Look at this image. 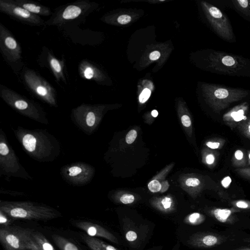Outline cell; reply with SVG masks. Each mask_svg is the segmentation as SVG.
<instances>
[{
    "label": "cell",
    "instance_id": "cell-14",
    "mask_svg": "<svg viewBox=\"0 0 250 250\" xmlns=\"http://www.w3.org/2000/svg\"><path fill=\"white\" fill-rule=\"evenodd\" d=\"M232 167L244 168L248 166L247 153L242 149H237L233 153L231 160Z\"/></svg>",
    "mask_w": 250,
    "mask_h": 250
},
{
    "label": "cell",
    "instance_id": "cell-25",
    "mask_svg": "<svg viewBox=\"0 0 250 250\" xmlns=\"http://www.w3.org/2000/svg\"><path fill=\"white\" fill-rule=\"evenodd\" d=\"M125 239L128 242L134 243L138 240V234L135 230L127 229H125Z\"/></svg>",
    "mask_w": 250,
    "mask_h": 250
},
{
    "label": "cell",
    "instance_id": "cell-37",
    "mask_svg": "<svg viewBox=\"0 0 250 250\" xmlns=\"http://www.w3.org/2000/svg\"><path fill=\"white\" fill-rule=\"evenodd\" d=\"M97 230V229L95 227H91L87 229V231L88 235L93 236L96 235L98 233V231Z\"/></svg>",
    "mask_w": 250,
    "mask_h": 250
},
{
    "label": "cell",
    "instance_id": "cell-40",
    "mask_svg": "<svg viewBox=\"0 0 250 250\" xmlns=\"http://www.w3.org/2000/svg\"><path fill=\"white\" fill-rule=\"evenodd\" d=\"M151 115L154 117H156L158 115V112L156 110H153L151 112Z\"/></svg>",
    "mask_w": 250,
    "mask_h": 250
},
{
    "label": "cell",
    "instance_id": "cell-9",
    "mask_svg": "<svg viewBox=\"0 0 250 250\" xmlns=\"http://www.w3.org/2000/svg\"><path fill=\"white\" fill-rule=\"evenodd\" d=\"M0 10L20 21L40 25L44 24L43 21L38 15L33 14L18 5L13 0H0Z\"/></svg>",
    "mask_w": 250,
    "mask_h": 250
},
{
    "label": "cell",
    "instance_id": "cell-17",
    "mask_svg": "<svg viewBox=\"0 0 250 250\" xmlns=\"http://www.w3.org/2000/svg\"><path fill=\"white\" fill-rule=\"evenodd\" d=\"M80 72L82 76L86 79L91 80L95 78V69L92 64L83 62L80 66Z\"/></svg>",
    "mask_w": 250,
    "mask_h": 250
},
{
    "label": "cell",
    "instance_id": "cell-13",
    "mask_svg": "<svg viewBox=\"0 0 250 250\" xmlns=\"http://www.w3.org/2000/svg\"><path fill=\"white\" fill-rule=\"evenodd\" d=\"M15 1L18 5L33 14L42 16H49L51 14V12L46 7L26 0H17Z\"/></svg>",
    "mask_w": 250,
    "mask_h": 250
},
{
    "label": "cell",
    "instance_id": "cell-31",
    "mask_svg": "<svg viewBox=\"0 0 250 250\" xmlns=\"http://www.w3.org/2000/svg\"><path fill=\"white\" fill-rule=\"evenodd\" d=\"M137 132L135 130H131L126 135L125 138L126 142L128 144H132L137 137Z\"/></svg>",
    "mask_w": 250,
    "mask_h": 250
},
{
    "label": "cell",
    "instance_id": "cell-28",
    "mask_svg": "<svg viewBox=\"0 0 250 250\" xmlns=\"http://www.w3.org/2000/svg\"><path fill=\"white\" fill-rule=\"evenodd\" d=\"M235 171L241 177L250 179V167L236 168Z\"/></svg>",
    "mask_w": 250,
    "mask_h": 250
},
{
    "label": "cell",
    "instance_id": "cell-12",
    "mask_svg": "<svg viewBox=\"0 0 250 250\" xmlns=\"http://www.w3.org/2000/svg\"><path fill=\"white\" fill-rule=\"evenodd\" d=\"M227 7L232 9L245 20L250 22V0L225 1Z\"/></svg>",
    "mask_w": 250,
    "mask_h": 250
},
{
    "label": "cell",
    "instance_id": "cell-36",
    "mask_svg": "<svg viewBox=\"0 0 250 250\" xmlns=\"http://www.w3.org/2000/svg\"><path fill=\"white\" fill-rule=\"evenodd\" d=\"M160 57V53L158 51H154L149 55V58L151 60H156Z\"/></svg>",
    "mask_w": 250,
    "mask_h": 250
},
{
    "label": "cell",
    "instance_id": "cell-27",
    "mask_svg": "<svg viewBox=\"0 0 250 250\" xmlns=\"http://www.w3.org/2000/svg\"><path fill=\"white\" fill-rule=\"evenodd\" d=\"M148 188L150 191L157 192L161 190V185L158 181L154 180L149 182Z\"/></svg>",
    "mask_w": 250,
    "mask_h": 250
},
{
    "label": "cell",
    "instance_id": "cell-2",
    "mask_svg": "<svg viewBox=\"0 0 250 250\" xmlns=\"http://www.w3.org/2000/svg\"><path fill=\"white\" fill-rule=\"evenodd\" d=\"M205 67L218 75L250 78V59L223 51L210 50L206 54Z\"/></svg>",
    "mask_w": 250,
    "mask_h": 250
},
{
    "label": "cell",
    "instance_id": "cell-22",
    "mask_svg": "<svg viewBox=\"0 0 250 250\" xmlns=\"http://www.w3.org/2000/svg\"><path fill=\"white\" fill-rule=\"evenodd\" d=\"M219 157V153L212 151L208 152L205 156V163L209 166L214 167L217 163Z\"/></svg>",
    "mask_w": 250,
    "mask_h": 250
},
{
    "label": "cell",
    "instance_id": "cell-6",
    "mask_svg": "<svg viewBox=\"0 0 250 250\" xmlns=\"http://www.w3.org/2000/svg\"><path fill=\"white\" fill-rule=\"evenodd\" d=\"M208 21L214 33L221 40L235 43L236 37L228 16L217 7L203 2Z\"/></svg>",
    "mask_w": 250,
    "mask_h": 250
},
{
    "label": "cell",
    "instance_id": "cell-7",
    "mask_svg": "<svg viewBox=\"0 0 250 250\" xmlns=\"http://www.w3.org/2000/svg\"><path fill=\"white\" fill-rule=\"evenodd\" d=\"M24 79L29 88L47 104L56 106L55 91L52 86L33 70H26Z\"/></svg>",
    "mask_w": 250,
    "mask_h": 250
},
{
    "label": "cell",
    "instance_id": "cell-29",
    "mask_svg": "<svg viewBox=\"0 0 250 250\" xmlns=\"http://www.w3.org/2000/svg\"><path fill=\"white\" fill-rule=\"evenodd\" d=\"M134 201V196L130 194H124L120 198V201L124 204H131Z\"/></svg>",
    "mask_w": 250,
    "mask_h": 250
},
{
    "label": "cell",
    "instance_id": "cell-20",
    "mask_svg": "<svg viewBox=\"0 0 250 250\" xmlns=\"http://www.w3.org/2000/svg\"><path fill=\"white\" fill-rule=\"evenodd\" d=\"M226 142L225 139L217 137L206 143V146L211 149H221Z\"/></svg>",
    "mask_w": 250,
    "mask_h": 250
},
{
    "label": "cell",
    "instance_id": "cell-23",
    "mask_svg": "<svg viewBox=\"0 0 250 250\" xmlns=\"http://www.w3.org/2000/svg\"><path fill=\"white\" fill-rule=\"evenodd\" d=\"M231 213L228 209L217 208L214 211L215 217L221 222H225Z\"/></svg>",
    "mask_w": 250,
    "mask_h": 250
},
{
    "label": "cell",
    "instance_id": "cell-42",
    "mask_svg": "<svg viewBox=\"0 0 250 250\" xmlns=\"http://www.w3.org/2000/svg\"><path fill=\"white\" fill-rule=\"evenodd\" d=\"M6 221H7V219L5 217H2L1 215L0 217V223H5Z\"/></svg>",
    "mask_w": 250,
    "mask_h": 250
},
{
    "label": "cell",
    "instance_id": "cell-33",
    "mask_svg": "<svg viewBox=\"0 0 250 250\" xmlns=\"http://www.w3.org/2000/svg\"><path fill=\"white\" fill-rule=\"evenodd\" d=\"M131 17L127 15H123L118 18V21L121 24H125L131 21Z\"/></svg>",
    "mask_w": 250,
    "mask_h": 250
},
{
    "label": "cell",
    "instance_id": "cell-5",
    "mask_svg": "<svg viewBox=\"0 0 250 250\" xmlns=\"http://www.w3.org/2000/svg\"><path fill=\"white\" fill-rule=\"evenodd\" d=\"M0 95L8 104L21 114L38 122L48 124L42 109L35 103L2 85Z\"/></svg>",
    "mask_w": 250,
    "mask_h": 250
},
{
    "label": "cell",
    "instance_id": "cell-3",
    "mask_svg": "<svg viewBox=\"0 0 250 250\" xmlns=\"http://www.w3.org/2000/svg\"><path fill=\"white\" fill-rule=\"evenodd\" d=\"M208 105L216 113H220L233 103L250 97V89L210 84L205 88Z\"/></svg>",
    "mask_w": 250,
    "mask_h": 250
},
{
    "label": "cell",
    "instance_id": "cell-8",
    "mask_svg": "<svg viewBox=\"0 0 250 250\" xmlns=\"http://www.w3.org/2000/svg\"><path fill=\"white\" fill-rule=\"evenodd\" d=\"M62 171V177L70 184L83 186L92 180L94 169L91 166L84 163H76L64 167Z\"/></svg>",
    "mask_w": 250,
    "mask_h": 250
},
{
    "label": "cell",
    "instance_id": "cell-32",
    "mask_svg": "<svg viewBox=\"0 0 250 250\" xmlns=\"http://www.w3.org/2000/svg\"><path fill=\"white\" fill-rule=\"evenodd\" d=\"M186 184L188 187H195L200 185V181L196 178H189L186 180Z\"/></svg>",
    "mask_w": 250,
    "mask_h": 250
},
{
    "label": "cell",
    "instance_id": "cell-16",
    "mask_svg": "<svg viewBox=\"0 0 250 250\" xmlns=\"http://www.w3.org/2000/svg\"><path fill=\"white\" fill-rule=\"evenodd\" d=\"M48 60L51 69L56 78L58 80L63 78L62 63L50 55H49Z\"/></svg>",
    "mask_w": 250,
    "mask_h": 250
},
{
    "label": "cell",
    "instance_id": "cell-38",
    "mask_svg": "<svg viewBox=\"0 0 250 250\" xmlns=\"http://www.w3.org/2000/svg\"><path fill=\"white\" fill-rule=\"evenodd\" d=\"M64 250H78V249L75 245L69 243L65 245Z\"/></svg>",
    "mask_w": 250,
    "mask_h": 250
},
{
    "label": "cell",
    "instance_id": "cell-26",
    "mask_svg": "<svg viewBox=\"0 0 250 250\" xmlns=\"http://www.w3.org/2000/svg\"><path fill=\"white\" fill-rule=\"evenodd\" d=\"M6 240L8 243L15 249L19 248V240L14 235L9 234L6 237Z\"/></svg>",
    "mask_w": 250,
    "mask_h": 250
},
{
    "label": "cell",
    "instance_id": "cell-11",
    "mask_svg": "<svg viewBox=\"0 0 250 250\" xmlns=\"http://www.w3.org/2000/svg\"><path fill=\"white\" fill-rule=\"evenodd\" d=\"M249 104L244 102L233 106L224 114L222 120L224 123L231 129L237 127L248 117Z\"/></svg>",
    "mask_w": 250,
    "mask_h": 250
},
{
    "label": "cell",
    "instance_id": "cell-1",
    "mask_svg": "<svg viewBox=\"0 0 250 250\" xmlns=\"http://www.w3.org/2000/svg\"><path fill=\"white\" fill-rule=\"evenodd\" d=\"M14 132L25 151L35 160L39 162H52L60 154L59 141L46 130L18 127Z\"/></svg>",
    "mask_w": 250,
    "mask_h": 250
},
{
    "label": "cell",
    "instance_id": "cell-4",
    "mask_svg": "<svg viewBox=\"0 0 250 250\" xmlns=\"http://www.w3.org/2000/svg\"><path fill=\"white\" fill-rule=\"evenodd\" d=\"M4 133L0 131V174L8 177L21 178L26 180L32 177L21 165L19 158L8 143Z\"/></svg>",
    "mask_w": 250,
    "mask_h": 250
},
{
    "label": "cell",
    "instance_id": "cell-21",
    "mask_svg": "<svg viewBox=\"0 0 250 250\" xmlns=\"http://www.w3.org/2000/svg\"><path fill=\"white\" fill-rule=\"evenodd\" d=\"M202 220L201 214L194 212L187 216L184 219V222L186 224L194 225L200 223Z\"/></svg>",
    "mask_w": 250,
    "mask_h": 250
},
{
    "label": "cell",
    "instance_id": "cell-34",
    "mask_svg": "<svg viewBox=\"0 0 250 250\" xmlns=\"http://www.w3.org/2000/svg\"><path fill=\"white\" fill-rule=\"evenodd\" d=\"M181 121L183 125L186 127L190 126L191 124L189 117L186 115H184L181 117Z\"/></svg>",
    "mask_w": 250,
    "mask_h": 250
},
{
    "label": "cell",
    "instance_id": "cell-15",
    "mask_svg": "<svg viewBox=\"0 0 250 250\" xmlns=\"http://www.w3.org/2000/svg\"><path fill=\"white\" fill-rule=\"evenodd\" d=\"M82 12V10L80 6L70 5L64 9L61 15V17L63 20H73L78 17Z\"/></svg>",
    "mask_w": 250,
    "mask_h": 250
},
{
    "label": "cell",
    "instance_id": "cell-41",
    "mask_svg": "<svg viewBox=\"0 0 250 250\" xmlns=\"http://www.w3.org/2000/svg\"><path fill=\"white\" fill-rule=\"evenodd\" d=\"M248 166H250V150L247 151Z\"/></svg>",
    "mask_w": 250,
    "mask_h": 250
},
{
    "label": "cell",
    "instance_id": "cell-10",
    "mask_svg": "<svg viewBox=\"0 0 250 250\" xmlns=\"http://www.w3.org/2000/svg\"><path fill=\"white\" fill-rule=\"evenodd\" d=\"M0 46L8 59L16 62L21 58L20 46L2 24H0Z\"/></svg>",
    "mask_w": 250,
    "mask_h": 250
},
{
    "label": "cell",
    "instance_id": "cell-24",
    "mask_svg": "<svg viewBox=\"0 0 250 250\" xmlns=\"http://www.w3.org/2000/svg\"><path fill=\"white\" fill-rule=\"evenodd\" d=\"M10 214L14 217L25 218L28 215V212L22 208L16 207L11 209Z\"/></svg>",
    "mask_w": 250,
    "mask_h": 250
},
{
    "label": "cell",
    "instance_id": "cell-19",
    "mask_svg": "<svg viewBox=\"0 0 250 250\" xmlns=\"http://www.w3.org/2000/svg\"><path fill=\"white\" fill-rule=\"evenodd\" d=\"M237 128L242 135L250 140V113L249 114L247 118L237 126Z\"/></svg>",
    "mask_w": 250,
    "mask_h": 250
},
{
    "label": "cell",
    "instance_id": "cell-30",
    "mask_svg": "<svg viewBox=\"0 0 250 250\" xmlns=\"http://www.w3.org/2000/svg\"><path fill=\"white\" fill-rule=\"evenodd\" d=\"M151 94L150 90L148 88L144 89L139 96V101L141 103H144L149 98Z\"/></svg>",
    "mask_w": 250,
    "mask_h": 250
},
{
    "label": "cell",
    "instance_id": "cell-35",
    "mask_svg": "<svg viewBox=\"0 0 250 250\" xmlns=\"http://www.w3.org/2000/svg\"><path fill=\"white\" fill-rule=\"evenodd\" d=\"M235 204L239 208H246L249 207V204L247 202L242 200L236 202Z\"/></svg>",
    "mask_w": 250,
    "mask_h": 250
},
{
    "label": "cell",
    "instance_id": "cell-39",
    "mask_svg": "<svg viewBox=\"0 0 250 250\" xmlns=\"http://www.w3.org/2000/svg\"><path fill=\"white\" fill-rule=\"evenodd\" d=\"M43 250H53V248L51 245L48 243H44L42 245Z\"/></svg>",
    "mask_w": 250,
    "mask_h": 250
},
{
    "label": "cell",
    "instance_id": "cell-18",
    "mask_svg": "<svg viewBox=\"0 0 250 250\" xmlns=\"http://www.w3.org/2000/svg\"><path fill=\"white\" fill-rule=\"evenodd\" d=\"M156 206L159 210L165 213L170 212L173 209L172 200L168 197L163 198Z\"/></svg>",
    "mask_w": 250,
    "mask_h": 250
}]
</instances>
